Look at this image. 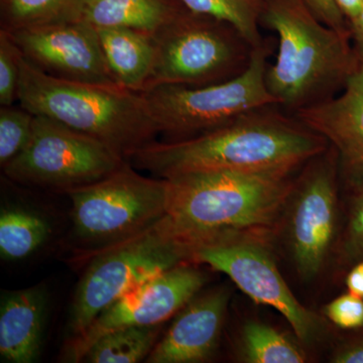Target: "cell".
<instances>
[{
  "label": "cell",
  "instance_id": "ffe728a7",
  "mask_svg": "<svg viewBox=\"0 0 363 363\" xmlns=\"http://www.w3.org/2000/svg\"><path fill=\"white\" fill-rule=\"evenodd\" d=\"M51 229L40 215L21 209L6 208L0 213V257L18 260L30 257L45 242Z\"/></svg>",
  "mask_w": 363,
  "mask_h": 363
},
{
  "label": "cell",
  "instance_id": "cb8c5ba5",
  "mask_svg": "<svg viewBox=\"0 0 363 363\" xmlns=\"http://www.w3.org/2000/svg\"><path fill=\"white\" fill-rule=\"evenodd\" d=\"M35 114L13 106L0 108V164H9L25 149L32 135Z\"/></svg>",
  "mask_w": 363,
  "mask_h": 363
},
{
  "label": "cell",
  "instance_id": "83f0119b",
  "mask_svg": "<svg viewBox=\"0 0 363 363\" xmlns=\"http://www.w3.org/2000/svg\"><path fill=\"white\" fill-rule=\"evenodd\" d=\"M310 11L323 25L340 35L351 37L350 26L334 0H305Z\"/></svg>",
  "mask_w": 363,
  "mask_h": 363
},
{
  "label": "cell",
  "instance_id": "7c38bea8",
  "mask_svg": "<svg viewBox=\"0 0 363 363\" xmlns=\"http://www.w3.org/2000/svg\"><path fill=\"white\" fill-rule=\"evenodd\" d=\"M191 264L185 262L160 272L105 308L82 334L69 340L66 359L82 362L91 346L108 332L154 326L174 316L206 283L204 272Z\"/></svg>",
  "mask_w": 363,
  "mask_h": 363
},
{
  "label": "cell",
  "instance_id": "e0dca14e",
  "mask_svg": "<svg viewBox=\"0 0 363 363\" xmlns=\"http://www.w3.org/2000/svg\"><path fill=\"white\" fill-rule=\"evenodd\" d=\"M107 65L117 84L143 92L156 63L154 35L128 28H97Z\"/></svg>",
  "mask_w": 363,
  "mask_h": 363
},
{
  "label": "cell",
  "instance_id": "f546056e",
  "mask_svg": "<svg viewBox=\"0 0 363 363\" xmlns=\"http://www.w3.org/2000/svg\"><path fill=\"white\" fill-rule=\"evenodd\" d=\"M348 292L363 298V259L357 262L346 277Z\"/></svg>",
  "mask_w": 363,
  "mask_h": 363
},
{
  "label": "cell",
  "instance_id": "d4e9b609",
  "mask_svg": "<svg viewBox=\"0 0 363 363\" xmlns=\"http://www.w3.org/2000/svg\"><path fill=\"white\" fill-rule=\"evenodd\" d=\"M23 54L6 30L0 33V104L11 106L18 99Z\"/></svg>",
  "mask_w": 363,
  "mask_h": 363
},
{
  "label": "cell",
  "instance_id": "d6986e66",
  "mask_svg": "<svg viewBox=\"0 0 363 363\" xmlns=\"http://www.w3.org/2000/svg\"><path fill=\"white\" fill-rule=\"evenodd\" d=\"M162 324L119 328L104 334L85 353L83 362L135 363L147 359L157 343Z\"/></svg>",
  "mask_w": 363,
  "mask_h": 363
},
{
  "label": "cell",
  "instance_id": "3957f363",
  "mask_svg": "<svg viewBox=\"0 0 363 363\" xmlns=\"http://www.w3.org/2000/svg\"><path fill=\"white\" fill-rule=\"evenodd\" d=\"M259 23L279 37L267 89L292 114L331 99L359 64L350 37L323 25L305 0H262Z\"/></svg>",
  "mask_w": 363,
  "mask_h": 363
},
{
  "label": "cell",
  "instance_id": "7a4b0ae2",
  "mask_svg": "<svg viewBox=\"0 0 363 363\" xmlns=\"http://www.w3.org/2000/svg\"><path fill=\"white\" fill-rule=\"evenodd\" d=\"M292 173L187 172L168 181L167 216L188 243L221 234L266 238L288 203Z\"/></svg>",
  "mask_w": 363,
  "mask_h": 363
},
{
  "label": "cell",
  "instance_id": "484cf974",
  "mask_svg": "<svg viewBox=\"0 0 363 363\" xmlns=\"http://www.w3.org/2000/svg\"><path fill=\"white\" fill-rule=\"evenodd\" d=\"M324 313L339 328L355 330L363 327V298L350 292L331 301Z\"/></svg>",
  "mask_w": 363,
  "mask_h": 363
},
{
  "label": "cell",
  "instance_id": "8992f818",
  "mask_svg": "<svg viewBox=\"0 0 363 363\" xmlns=\"http://www.w3.org/2000/svg\"><path fill=\"white\" fill-rule=\"evenodd\" d=\"M272 40H262L252 50L250 65L224 82L190 87L159 85L143 91L159 133L175 138H194L226 125L248 112L277 104L266 82Z\"/></svg>",
  "mask_w": 363,
  "mask_h": 363
},
{
  "label": "cell",
  "instance_id": "9a60e30c",
  "mask_svg": "<svg viewBox=\"0 0 363 363\" xmlns=\"http://www.w3.org/2000/svg\"><path fill=\"white\" fill-rule=\"evenodd\" d=\"M228 289H213L195 297L147 357V363H199L215 353L228 307Z\"/></svg>",
  "mask_w": 363,
  "mask_h": 363
},
{
  "label": "cell",
  "instance_id": "1f68e13d",
  "mask_svg": "<svg viewBox=\"0 0 363 363\" xmlns=\"http://www.w3.org/2000/svg\"><path fill=\"white\" fill-rule=\"evenodd\" d=\"M351 37L355 40L357 48V55L359 59H363V6L359 14L350 23Z\"/></svg>",
  "mask_w": 363,
  "mask_h": 363
},
{
  "label": "cell",
  "instance_id": "277c9868",
  "mask_svg": "<svg viewBox=\"0 0 363 363\" xmlns=\"http://www.w3.org/2000/svg\"><path fill=\"white\" fill-rule=\"evenodd\" d=\"M18 99L35 116L92 136L125 160L159 133L142 92L54 77L23 56Z\"/></svg>",
  "mask_w": 363,
  "mask_h": 363
},
{
  "label": "cell",
  "instance_id": "4fadbf2b",
  "mask_svg": "<svg viewBox=\"0 0 363 363\" xmlns=\"http://www.w3.org/2000/svg\"><path fill=\"white\" fill-rule=\"evenodd\" d=\"M9 33L25 58L54 77L89 84L118 85L107 65L97 28L84 21Z\"/></svg>",
  "mask_w": 363,
  "mask_h": 363
},
{
  "label": "cell",
  "instance_id": "6da1fadb",
  "mask_svg": "<svg viewBox=\"0 0 363 363\" xmlns=\"http://www.w3.org/2000/svg\"><path fill=\"white\" fill-rule=\"evenodd\" d=\"M274 106L248 112L194 138L150 143L131 152L126 161L162 179L207 169L292 173L328 149L329 143Z\"/></svg>",
  "mask_w": 363,
  "mask_h": 363
},
{
  "label": "cell",
  "instance_id": "603a6c76",
  "mask_svg": "<svg viewBox=\"0 0 363 363\" xmlns=\"http://www.w3.org/2000/svg\"><path fill=\"white\" fill-rule=\"evenodd\" d=\"M184 9L198 16L229 23L255 47L262 42L259 11L245 0H179Z\"/></svg>",
  "mask_w": 363,
  "mask_h": 363
},
{
  "label": "cell",
  "instance_id": "ac0fdd59",
  "mask_svg": "<svg viewBox=\"0 0 363 363\" xmlns=\"http://www.w3.org/2000/svg\"><path fill=\"white\" fill-rule=\"evenodd\" d=\"M184 13L167 0H84L80 20L95 28H128L155 35Z\"/></svg>",
  "mask_w": 363,
  "mask_h": 363
},
{
  "label": "cell",
  "instance_id": "d6a6232c",
  "mask_svg": "<svg viewBox=\"0 0 363 363\" xmlns=\"http://www.w3.org/2000/svg\"><path fill=\"white\" fill-rule=\"evenodd\" d=\"M245 1H247L248 4H252L253 6H257L259 11L260 2H262V0H245Z\"/></svg>",
  "mask_w": 363,
  "mask_h": 363
},
{
  "label": "cell",
  "instance_id": "5b68a950",
  "mask_svg": "<svg viewBox=\"0 0 363 363\" xmlns=\"http://www.w3.org/2000/svg\"><path fill=\"white\" fill-rule=\"evenodd\" d=\"M191 262L188 243L164 217L130 238L95 250L79 281L69 331L77 337L105 308L160 272Z\"/></svg>",
  "mask_w": 363,
  "mask_h": 363
},
{
  "label": "cell",
  "instance_id": "5bb4252c",
  "mask_svg": "<svg viewBox=\"0 0 363 363\" xmlns=\"http://www.w3.org/2000/svg\"><path fill=\"white\" fill-rule=\"evenodd\" d=\"M343 88L339 96L293 116L323 136L335 149L350 181L363 188V59Z\"/></svg>",
  "mask_w": 363,
  "mask_h": 363
},
{
  "label": "cell",
  "instance_id": "4dcf8cb0",
  "mask_svg": "<svg viewBox=\"0 0 363 363\" xmlns=\"http://www.w3.org/2000/svg\"><path fill=\"white\" fill-rule=\"evenodd\" d=\"M334 1L342 11L350 25L357 18L363 6V0H334Z\"/></svg>",
  "mask_w": 363,
  "mask_h": 363
},
{
  "label": "cell",
  "instance_id": "44dd1931",
  "mask_svg": "<svg viewBox=\"0 0 363 363\" xmlns=\"http://www.w3.org/2000/svg\"><path fill=\"white\" fill-rule=\"evenodd\" d=\"M84 0H2L7 32L80 20Z\"/></svg>",
  "mask_w": 363,
  "mask_h": 363
},
{
  "label": "cell",
  "instance_id": "2e32d148",
  "mask_svg": "<svg viewBox=\"0 0 363 363\" xmlns=\"http://www.w3.org/2000/svg\"><path fill=\"white\" fill-rule=\"evenodd\" d=\"M48 294L44 286L4 293L0 304V354L11 363H32L44 339Z\"/></svg>",
  "mask_w": 363,
  "mask_h": 363
},
{
  "label": "cell",
  "instance_id": "9c48e42d",
  "mask_svg": "<svg viewBox=\"0 0 363 363\" xmlns=\"http://www.w3.org/2000/svg\"><path fill=\"white\" fill-rule=\"evenodd\" d=\"M125 162L96 138L35 116L28 145L4 171L16 183L67 192L106 178Z\"/></svg>",
  "mask_w": 363,
  "mask_h": 363
},
{
  "label": "cell",
  "instance_id": "7402d4cb",
  "mask_svg": "<svg viewBox=\"0 0 363 363\" xmlns=\"http://www.w3.org/2000/svg\"><path fill=\"white\" fill-rule=\"evenodd\" d=\"M241 354L250 363H303L304 351L290 338L272 327L257 321L243 326L240 339Z\"/></svg>",
  "mask_w": 363,
  "mask_h": 363
},
{
  "label": "cell",
  "instance_id": "8fae6325",
  "mask_svg": "<svg viewBox=\"0 0 363 363\" xmlns=\"http://www.w3.org/2000/svg\"><path fill=\"white\" fill-rule=\"evenodd\" d=\"M337 160L332 147L313 157L289 197V245L298 276L305 281L322 271L335 238Z\"/></svg>",
  "mask_w": 363,
  "mask_h": 363
},
{
  "label": "cell",
  "instance_id": "52a82bcc",
  "mask_svg": "<svg viewBox=\"0 0 363 363\" xmlns=\"http://www.w3.org/2000/svg\"><path fill=\"white\" fill-rule=\"evenodd\" d=\"M154 37L156 63L145 90L224 82L247 68L255 48L229 23L188 11Z\"/></svg>",
  "mask_w": 363,
  "mask_h": 363
},
{
  "label": "cell",
  "instance_id": "ba28073f",
  "mask_svg": "<svg viewBox=\"0 0 363 363\" xmlns=\"http://www.w3.org/2000/svg\"><path fill=\"white\" fill-rule=\"evenodd\" d=\"M67 194L73 233L96 247L95 252L161 220L167 214L168 181L140 175L125 162L106 178Z\"/></svg>",
  "mask_w": 363,
  "mask_h": 363
},
{
  "label": "cell",
  "instance_id": "f1b7e54d",
  "mask_svg": "<svg viewBox=\"0 0 363 363\" xmlns=\"http://www.w3.org/2000/svg\"><path fill=\"white\" fill-rule=\"evenodd\" d=\"M332 362L363 363V337L355 339L335 352Z\"/></svg>",
  "mask_w": 363,
  "mask_h": 363
},
{
  "label": "cell",
  "instance_id": "4316f807",
  "mask_svg": "<svg viewBox=\"0 0 363 363\" xmlns=\"http://www.w3.org/2000/svg\"><path fill=\"white\" fill-rule=\"evenodd\" d=\"M343 252L345 257L352 262L363 259V188L351 205Z\"/></svg>",
  "mask_w": 363,
  "mask_h": 363
},
{
  "label": "cell",
  "instance_id": "30bf717a",
  "mask_svg": "<svg viewBox=\"0 0 363 363\" xmlns=\"http://www.w3.org/2000/svg\"><path fill=\"white\" fill-rule=\"evenodd\" d=\"M189 250L192 264L223 272L255 302L281 313L303 342H314L323 333L320 317L301 304L286 285L266 238L221 234L190 243Z\"/></svg>",
  "mask_w": 363,
  "mask_h": 363
}]
</instances>
